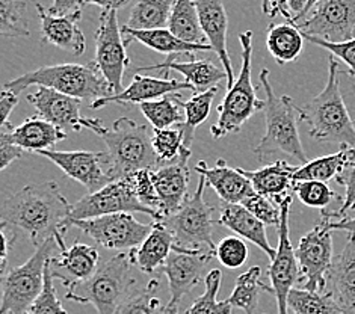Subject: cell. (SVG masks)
<instances>
[{
    "mask_svg": "<svg viewBox=\"0 0 355 314\" xmlns=\"http://www.w3.org/2000/svg\"><path fill=\"white\" fill-rule=\"evenodd\" d=\"M71 206L55 180L28 184L2 202L3 223L26 232L35 248L56 233L69 232Z\"/></svg>",
    "mask_w": 355,
    "mask_h": 314,
    "instance_id": "obj_1",
    "label": "cell"
},
{
    "mask_svg": "<svg viewBox=\"0 0 355 314\" xmlns=\"http://www.w3.org/2000/svg\"><path fill=\"white\" fill-rule=\"evenodd\" d=\"M92 133L103 139L107 148V174L111 182L125 178L142 169L164 166L153 148V132L146 124H138L128 116L114 121L111 129L98 121Z\"/></svg>",
    "mask_w": 355,
    "mask_h": 314,
    "instance_id": "obj_2",
    "label": "cell"
},
{
    "mask_svg": "<svg viewBox=\"0 0 355 314\" xmlns=\"http://www.w3.org/2000/svg\"><path fill=\"white\" fill-rule=\"evenodd\" d=\"M339 76V62L336 58H329L325 88L306 106L298 107V112L315 141L336 142L355 148V124L342 97Z\"/></svg>",
    "mask_w": 355,
    "mask_h": 314,
    "instance_id": "obj_3",
    "label": "cell"
},
{
    "mask_svg": "<svg viewBox=\"0 0 355 314\" xmlns=\"http://www.w3.org/2000/svg\"><path fill=\"white\" fill-rule=\"evenodd\" d=\"M259 79L266 94V133L259 142V146L252 150L257 160L263 162L269 156L283 152V155L297 160L298 164L306 165L309 159L300 138L298 121H301V118L298 106L293 103L289 96L278 97L275 94L272 85L269 82L268 69L260 71Z\"/></svg>",
    "mask_w": 355,
    "mask_h": 314,
    "instance_id": "obj_4",
    "label": "cell"
},
{
    "mask_svg": "<svg viewBox=\"0 0 355 314\" xmlns=\"http://www.w3.org/2000/svg\"><path fill=\"white\" fill-rule=\"evenodd\" d=\"M33 85L55 89L61 94L79 100L96 101L112 96L111 87L97 69L94 61L87 65L58 64L41 67V69L28 71L17 79L10 80L5 85V89H10L20 96L24 88L33 87Z\"/></svg>",
    "mask_w": 355,
    "mask_h": 314,
    "instance_id": "obj_5",
    "label": "cell"
},
{
    "mask_svg": "<svg viewBox=\"0 0 355 314\" xmlns=\"http://www.w3.org/2000/svg\"><path fill=\"white\" fill-rule=\"evenodd\" d=\"M133 265L135 261L130 251L115 254L87 281L69 288L65 299L91 304L98 314H116L118 307L135 284L132 277Z\"/></svg>",
    "mask_w": 355,
    "mask_h": 314,
    "instance_id": "obj_6",
    "label": "cell"
},
{
    "mask_svg": "<svg viewBox=\"0 0 355 314\" xmlns=\"http://www.w3.org/2000/svg\"><path fill=\"white\" fill-rule=\"evenodd\" d=\"M239 41L242 46L241 73L233 87L227 89L223 103L218 106V121L210 127V134L214 139L238 133L252 115L266 107V101L257 97V88L251 78L252 32L247 30L241 33Z\"/></svg>",
    "mask_w": 355,
    "mask_h": 314,
    "instance_id": "obj_7",
    "label": "cell"
},
{
    "mask_svg": "<svg viewBox=\"0 0 355 314\" xmlns=\"http://www.w3.org/2000/svg\"><path fill=\"white\" fill-rule=\"evenodd\" d=\"M206 178L200 175L197 191L189 195L183 206L175 213L156 223L164 224L174 236V246L189 251H210L215 254L214 227L218 219L214 218L215 207L205 201Z\"/></svg>",
    "mask_w": 355,
    "mask_h": 314,
    "instance_id": "obj_8",
    "label": "cell"
},
{
    "mask_svg": "<svg viewBox=\"0 0 355 314\" xmlns=\"http://www.w3.org/2000/svg\"><path fill=\"white\" fill-rule=\"evenodd\" d=\"M58 248L55 237L37 246L33 256L19 268H11L3 277L0 314H28L44 290L46 266Z\"/></svg>",
    "mask_w": 355,
    "mask_h": 314,
    "instance_id": "obj_9",
    "label": "cell"
},
{
    "mask_svg": "<svg viewBox=\"0 0 355 314\" xmlns=\"http://www.w3.org/2000/svg\"><path fill=\"white\" fill-rule=\"evenodd\" d=\"M329 220L331 219L320 215V223L301 237L298 248L295 250L301 278H304V290L327 292L328 272L334 261L333 230L329 228Z\"/></svg>",
    "mask_w": 355,
    "mask_h": 314,
    "instance_id": "obj_10",
    "label": "cell"
},
{
    "mask_svg": "<svg viewBox=\"0 0 355 314\" xmlns=\"http://www.w3.org/2000/svg\"><path fill=\"white\" fill-rule=\"evenodd\" d=\"M70 227L79 228L92 241L106 250H137L153 230V224H142L132 213L105 215L92 219L69 220Z\"/></svg>",
    "mask_w": 355,
    "mask_h": 314,
    "instance_id": "obj_11",
    "label": "cell"
},
{
    "mask_svg": "<svg viewBox=\"0 0 355 314\" xmlns=\"http://www.w3.org/2000/svg\"><path fill=\"white\" fill-rule=\"evenodd\" d=\"M116 11H101L96 30L94 64L111 87L112 96L123 92L124 73L130 65Z\"/></svg>",
    "mask_w": 355,
    "mask_h": 314,
    "instance_id": "obj_12",
    "label": "cell"
},
{
    "mask_svg": "<svg viewBox=\"0 0 355 314\" xmlns=\"http://www.w3.org/2000/svg\"><path fill=\"white\" fill-rule=\"evenodd\" d=\"M292 197L286 198L282 207V223L278 225V250L274 260L270 261L268 269V275L270 279V286H263V292H268L275 296L278 314H289V295L295 283L301 281V270L297 260V254L291 242L289 234V218H291Z\"/></svg>",
    "mask_w": 355,
    "mask_h": 314,
    "instance_id": "obj_13",
    "label": "cell"
},
{
    "mask_svg": "<svg viewBox=\"0 0 355 314\" xmlns=\"http://www.w3.org/2000/svg\"><path fill=\"white\" fill-rule=\"evenodd\" d=\"M147 213L151 218L156 215L148 207H146L138 200L137 193L133 189V183L130 175L120 180L111 182L105 188L94 193H88L78 202L71 206V215L69 220L74 219H92L105 215H115V213Z\"/></svg>",
    "mask_w": 355,
    "mask_h": 314,
    "instance_id": "obj_14",
    "label": "cell"
},
{
    "mask_svg": "<svg viewBox=\"0 0 355 314\" xmlns=\"http://www.w3.org/2000/svg\"><path fill=\"white\" fill-rule=\"evenodd\" d=\"M297 26L304 35L329 42L349 41L355 38V0H322Z\"/></svg>",
    "mask_w": 355,
    "mask_h": 314,
    "instance_id": "obj_15",
    "label": "cell"
},
{
    "mask_svg": "<svg viewBox=\"0 0 355 314\" xmlns=\"http://www.w3.org/2000/svg\"><path fill=\"white\" fill-rule=\"evenodd\" d=\"M37 155L47 157L61 171L80 183L88 193H94L111 183L107 171L101 168V164L107 162L106 151H56L44 150Z\"/></svg>",
    "mask_w": 355,
    "mask_h": 314,
    "instance_id": "obj_16",
    "label": "cell"
},
{
    "mask_svg": "<svg viewBox=\"0 0 355 314\" xmlns=\"http://www.w3.org/2000/svg\"><path fill=\"white\" fill-rule=\"evenodd\" d=\"M64 237L65 233L62 232L55 234L59 254L50 259V270H52V277L59 279L69 290V288L87 281L97 272L98 251L94 246L80 243L79 241L67 248Z\"/></svg>",
    "mask_w": 355,
    "mask_h": 314,
    "instance_id": "obj_17",
    "label": "cell"
},
{
    "mask_svg": "<svg viewBox=\"0 0 355 314\" xmlns=\"http://www.w3.org/2000/svg\"><path fill=\"white\" fill-rule=\"evenodd\" d=\"M215 254L210 251H189L173 246V252L166 259L165 265L160 268L168 279L170 287V301L180 304V301L196 287Z\"/></svg>",
    "mask_w": 355,
    "mask_h": 314,
    "instance_id": "obj_18",
    "label": "cell"
},
{
    "mask_svg": "<svg viewBox=\"0 0 355 314\" xmlns=\"http://www.w3.org/2000/svg\"><path fill=\"white\" fill-rule=\"evenodd\" d=\"M28 100L41 118L55 124L64 132H80L85 129L87 118L80 116L82 100L61 94V92L46 87H38L35 92L28 96Z\"/></svg>",
    "mask_w": 355,
    "mask_h": 314,
    "instance_id": "obj_19",
    "label": "cell"
},
{
    "mask_svg": "<svg viewBox=\"0 0 355 314\" xmlns=\"http://www.w3.org/2000/svg\"><path fill=\"white\" fill-rule=\"evenodd\" d=\"M180 91H192L196 92V88L191 83L184 80H175L170 78H150V76H141L139 73H135L132 83L125 88L123 92L116 96L103 97L100 100L92 101L89 105L91 109H101L111 103H120V105H141L146 101L159 100L170 94H179Z\"/></svg>",
    "mask_w": 355,
    "mask_h": 314,
    "instance_id": "obj_20",
    "label": "cell"
},
{
    "mask_svg": "<svg viewBox=\"0 0 355 314\" xmlns=\"http://www.w3.org/2000/svg\"><path fill=\"white\" fill-rule=\"evenodd\" d=\"M189 157L191 155H183L177 162L164 165L155 169V171H151V178H153L155 188L160 201L159 220L175 213V211L183 206L186 198L189 197Z\"/></svg>",
    "mask_w": 355,
    "mask_h": 314,
    "instance_id": "obj_21",
    "label": "cell"
},
{
    "mask_svg": "<svg viewBox=\"0 0 355 314\" xmlns=\"http://www.w3.org/2000/svg\"><path fill=\"white\" fill-rule=\"evenodd\" d=\"M35 10L41 21V38L46 44L55 46L74 56L85 53L87 40L78 24L82 19V11L59 17L50 14L41 3L35 5Z\"/></svg>",
    "mask_w": 355,
    "mask_h": 314,
    "instance_id": "obj_22",
    "label": "cell"
},
{
    "mask_svg": "<svg viewBox=\"0 0 355 314\" xmlns=\"http://www.w3.org/2000/svg\"><path fill=\"white\" fill-rule=\"evenodd\" d=\"M193 2L197 5L202 33L207 40V44L214 49L223 64V69L227 73V89H230L236 80L230 56L227 52L228 15L223 0H193Z\"/></svg>",
    "mask_w": 355,
    "mask_h": 314,
    "instance_id": "obj_23",
    "label": "cell"
},
{
    "mask_svg": "<svg viewBox=\"0 0 355 314\" xmlns=\"http://www.w3.org/2000/svg\"><path fill=\"white\" fill-rule=\"evenodd\" d=\"M196 171L206 178V184L227 204H243V201L256 192L239 168L228 166L224 159H218L215 166H209L205 160H200Z\"/></svg>",
    "mask_w": 355,
    "mask_h": 314,
    "instance_id": "obj_24",
    "label": "cell"
},
{
    "mask_svg": "<svg viewBox=\"0 0 355 314\" xmlns=\"http://www.w3.org/2000/svg\"><path fill=\"white\" fill-rule=\"evenodd\" d=\"M300 166L287 164L286 160H277V162L266 165L261 169H248L239 168V171L248 178L252 189L263 197L274 201L277 206L292 197L295 186V173Z\"/></svg>",
    "mask_w": 355,
    "mask_h": 314,
    "instance_id": "obj_25",
    "label": "cell"
},
{
    "mask_svg": "<svg viewBox=\"0 0 355 314\" xmlns=\"http://www.w3.org/2000/svg\"><path fill=\"white\" fill-rule=\"evenodd\" d=\"M327 288L345 314L355 310V237L349 236L345 248L337 254L328 272Z\"/></svg>",
    "mask_w": 355,
    "mask_h": 314,
    "instance_id": "obj_26",
    "label": "cell"
},
{
    "mask_svg": "<svg viewBox=\"0 0 355 314\" xmlns=\"http://www.w3.org/2000/svg\"><path fill=\"white\" fill-rule=\"evenodd\" d=\"M180 56H170L166 61L157 65L150 67H139L137 73L141 71H151V70H162L165 78H168V71L174 70L180 73L184 82L191 83L196 92H205L218 87L219 82L227 80V73L224 69H219L215 64H212L209 59H192L191 62H182L179 61Z\"/></svg>",
    "mask_w": 355,
    "mask_h": 314,
    "instance_id": "obj_27",
    "label": "cell"
},
{
    "mask_svg": "<svg viewBox=\"0 0 355 314\" xmlns=\"http://www.w3.org/2000/svg\"><path fill=\"white\" fill-rule=\"evenodd\" d=\"M218 224L224 225L228 230L241 236L242 239L254 243L266 254L270 261L274 260L277 251L268 242L266 225L242 204H227V202H223Z\"/></svg>",
    "mask_w": 355,
    "mask_h": 314,
    "instance_id": "obj_28",
    "label": "cell"
},
{
    "mask_svg": "<svg viewBox=\"0 0 355 314\" xmlns=\"http://www.w3.org/2000/svg\"><path fill=\"white\" fill-rule=\"evenodd\" d=\"M125 46H130L132 41H138L146 47L155 50L157 53L170 56L188 55L193 56L198 52H214L209 44H191L177 38L170 29H155V30H135L123 24L121 26Z\"/></svg>",
    "mask_w": 355,
    "mask_h": 314,
    "instance_id": "obj_29",
    "label": "cell"
},
{
    "mask_svg": "<svg viewBox=\"0 0 355 314\" xmlns=\"http://www.w3.org/2000/svg\"><path fill=\"white\" fill-rule=\"evenodd\" d=\"M10 134L15 146L35 155L40 151L50 150L67 138V132L46 121L40 115L29 116L19 127H12Z\"/></svg>",
    "mask_w": 355,
    "mask_h": 314,
    "instance_id": "obj_30",
    "label": "cell"
},
{
    "mask_svg": "<svg viewBox=\"0 0 355 314\" xmlns=\"http://www.w3.org/2000/svg\"><path fill=\"white\" fill-rule=\"evenodd\" d=\"M174 246V236L168 228L160 224L153 223V230L147 236V239L137 250H132L130 254L137 265L144 274H153L155 270L160 269L166 259L170 257Z\"/></svg>",
    "mask_w": 355,
    "mask_h": 314,
    "instance_id": "obj_31",
    "label": "cell"
},
{
    "mask_svg": "<svg viewBox=\"0 0 355 314\" xmlns=\"http://www.w3.org/2000/svg\"><path fill=\"white\" fill-rule=\"evenodd\" d=\"M355 165V148L349 146H342L334 155L318 157L309 160L306 165H301L295 173V182H329L333 178H339L346 169Z\"/></svg>",
    "mask_w": 355,
    "mask_h": 314,
    "instance_id": "obj_32",
    "label": "cell"
},
{
    "mask_svg": "<svg viewBox=\"0 0 355 314\" xmlns=\"http://www.w3.org/2000/svg\"><path fill=\"white\" fill-rule=\"evenodd\" d=\"M304 40V33L292 21L270 24L266 33V47L275 62L284 65L295 62L301 56Z\"/></svg>",
    "mask_w": 355,
    "mask_h": 314,
    "instance_id": "obj_33",
    "label": "cell"
},
{
    "mask_svg": "<svg viewBox=\"0 0 355 314\" xmlns=\"http://www.w3.org/2000/svg\"><path fill=\"white\" fill-rule=\"evenodd\" d=\"M175 0H138L133 5L125 26L135 30L166 29Z\"/></svg>",
    "mask_w": 355,
    "mask_h": 314,
    "instance_id": "obj_34",
    "label": "cell"
},
{
    "mask_svg": "<svg viewBox=\"0 0 355 314\" xmlns=\"http://www.w3.org/2000/svg\"><path fill=\"white\" fill-rule=\"evenodd\" d=\"M168 29L184 42H191V44H207L200 24L197 5L193 0H175Z\"/></svg>",
    "mask_w": 355,
    "mask_h": 314,
    "instance_id": "obj_35",
    "label": "cell"
},
{
    "mask_svg": "<svg viewBox=\"0 0 355 314\" xmlns=\"http://www.w3.org/2000/svg\"><path fill=\"white\" fill-rule=\"evenodd\" d=\"M139 109L153 129H171L184 123V110L179 94H170L159 100L141 103Z\"/></svg>",
    "mask_w": 355,
    "mask_h": 314,
    "instance_id": "obj_36",
    "label": "cell"
},
{
    "mask_svg": "<svg viewBox=\"0 0 355 314\" xmlns=\"http://www.w3.org/2000/svg\"><path fill=\"white\" fill-rule=\"evenodd\" d=\"M219 92V87H215L205 92H196L188 101H182V107L184 110V123L179 127L184 133V146L188 150H192L193 133L197 127L207 120L212 107L214 98Z\"/></svg>",
    "mask_w": 355,
    "mask_h": 314,
    "instance_id": "obj_37",
    "label": "cell"
},
{
    "mask_svg": "<svg viewBox=\"0 0 355 314\" xmlns=\"http://www.w3.org/2000/svg\"><path fill=\"white\" fill-rule=\"evenodd\" d=\"M261 269L260 266H252L247 272L238 277L234 284L233 293L227 302L232 307L241 308L245 314H254L259 305L260 293L263 292L265 283H261Z\"/></svg>",
    "mask_w": 355,
    "mask_h": 314,
    "instance_id": "obj_38",
    "label": "cell"
},
{
    "mask_svg": "<svg viewBox=\"0 0 355 314\" xmlns=\"http://www.w3.org/2000/svg\"><path fill=\"white\" fill-rule=\"evenodd\" d=\"M287 305L293 314H345L329 292L318 293L304 288H292Z\"/></svg>",
    "mask_w": 355,
    "mask_h": 314,
    "instance_id": "obj_39",
    "label": "cell"
},
{
    "mask_svg": "<svg viewBox=\"0 0 355 314\" xmlns=\"http://www.w3.org/2000/svg\"><path fill=\"white\" fill-rule=\"evenodd\" d=\"M206 290L193 301L184 314H232V305L225 301H218V293L223 283V274L214 269L205 277Z\"/></svg>",
    "mask_w": 355,
    "mask_h": 314,
    "instance_id": "obj_40",
    "label": "cell"
},
{
    "mask_svg": "<svg viewBox=\"0 0 355 314\" xmlns=\"http://www.w3.org/2000/svg\"><path fill=\"white\" fill-rule=\"evenodd\" d=\"M159 281L150 279L148 284L137 290H130L116 310V314H162L159 299Z\"/></svg>",
    "mask_w": 355,
    "mask_h": 314,
    "instance_id": "obj_41",
    "label": "cell"
},
{
    "mask_svg": "<svg viewBox=\"0 0 355 314\" xmlns=\"http://www.w3.org/2000/svg\"><path fill=\"white\" fill-rule=\"evenodd\" d=\"M153 148L156 156L162 165L174 164L183 155H191L192 150L184 146V133L179 125L171 129H155L153 130Z\"/></svg>",
    "mask_w": 355,
    "mask_h": 314,
    "instance_id": "obj_42",
    "label": "cell"
},
{
    "mask_svg": "<svg viewBox=\"0 0 355 314\" xmlns=\"http://www.w3.org/2000/svg\"><path fill=\"white\" fill-rule=\"evenodd\" d=\"M28 3L23 0H0V33L2 37H29Z\"/></svg>",
    "mask_w": 355,
    "mask_h": 314,
    "instance_id": "obj_43",
    "label": "cell"
},
{
    "mask_svg": "<svg viewBox=\"0 0 355 314\" xmlns=\"http://www.w3.org/2000/svg\"><path fill=\"white\" fill-rule=\"evenodd\" d=\"M293 193L297 195L302 204L322 210H327V207L331 204L333 200H339V195L329 188L328 183L315 180L295 182Z\"/></svg>",
    "mask_w": 355,
    "mask_h": 314,
    "instance_id": "obj_44",
    "label": "cell"
},
{
    "mask_svg": "<svg viewBox=\"0 0 355 314\" xmlns=\"http://www.w3.org/2000/svg\"><path fill=\"white\" fill-rule=\"evenodd\" d=\"M248 246L243 239L236 236H228L216 245L215 257L223 266L228 269H238L248 260Z\"/></svg>",
    "mask_w": 355,
    "mask_h": 314,
    "instance_id": "obj_45",
    "label": "cell"
},
{
    "mask_svg": "<svg viewBox=\"0 0 355 314\" xmlns=\"http://www.w3.org/2000/svg\"><path fill=\"white\" fill-rule=\"evenodd\" d=\"M135 193H137L138 200L144 206L148 207L156 215L155 220H159L160 218V201L157 197V192L155 188L153 178H151L150 169H142L130 175Z\"/></svg>",
    "mask_w": 355,
    "mask_h": 314,
    "instance_id": "obj_46",
    "label": "cell"
},
{
    "mask_svg": "<svg viewBox=\"0 0 355 314\" xmlns=\"http://www.w3.org/2000/svg\"><path fill=\"white\" fill-rule=\"evenodd\" d=\"M242 206L250 210L251 213L257 219H260L265 225H272L278 228V225L282 223V207L277 206L274 201H270L269 198L257 192H254L250 198L245 200Z\"/></svg>",
    "mask_w": 355,
    "mask_h": 314,
    "instance_id": "obj_47",
    "label": "cell"
},
{
    "mask_svg": "<svg viewBox=\"0 0 355 314\" xmlns=\"http://www.w3.org/2000/svg\"><path fill=\"white\" fill-rule=\"evenodd\" d=\"M52 270H50V260L46 266V283L44 290L38 296V299L33 302L28 314H69L64 308L62 302L58 299L56 290L53 286Z\"/></svg>",
    "mask_w": 355,
    "mask_h": 314,
    "instance_id": "obj_48",
    "label": "cell"
},
{
    "mask_svg": "<svg viewBox=\"0 0 355 314\" xmlns=\"http://www.w3.org/2000/svg\"><path fill=\"white\" fill-rule=\"evenodd\" d=\"M304 38L313 42V44L328 50L329 53H333V58L340 59L342 62L348 65V74L354 79V85H355V38L349 41H343V42H329V41L320 40L318 37H310V35H304Z\"/></svg>",
    "mask_w": 355,
    "mask_h": 314,
    "instance_id": "obj_49",
    "label": "cell"
},
{
    "mask_svg": "<svg viewBox=\"0 0 355 314\" xmlns=\"http://www.w3.org/2000/svg\"><path fill=\"white\" fill-rule=\"evenodd\" d=\"M339 184L345 186V197L342 200V206L337 211H327L322 210V216H327L329 219L340 220L348 216L349 211L355 210V165L346 169V171L336 180Z\"/></svg>",
    "mask_w": 355,
    "mask_h": 314,
    "instance_id": "obj_50",
    "label": "cell"
},
{
    "mask_svg": "<svg viewBox=\"0 0 355 314\" xmlns=\"http://www.w3.org/2000/svg\"><path fill=\"white\" fill-rule=\"evenodd\" d=\"M12 124L6 123L0 127V171H5V169L10 166L15 160H19L23 155V148L15 146L11 139V132Z\"/></svg>",
    "mask_w": 355,
    "mask_h": 314,
    "instance_id": "obj_51",
    "label": "cell"
},
{
    "mask_svg": "<svg viewBox=\"0 0 355 314\" xmlns=\"http://www.w3.org/2000/svg\"><path fill=\"white\" fill-rule=\"evenodd\" d=\"M17 239L15 233L8 232V224H0V242H2V251H0V269H2V275H6V266H8V257H10V251L12 250L14 242Z\"/></svg>",
    "mask_w": 355,
    "mask_h": 314,
    "instance_id": "obj_52",
    "label": "cell"
},
{
    "mask_svg": "<svg viewBox=\"0 0 355 314\" xmlns=\"http://www.w3.org/2000/svg\"><path fill=\"white\" fill-rule=\"evenodd\" d=\"M17 105H19V94H15V92L3 88L2 94H0V116H2L0 124L3 125L6 123H10L8 118H10Z\"/></svg>",
    "mask_w": 355,
    "mask_h": 314,
    "instance_id": "obj_53",
    "label": "cell"
},
{
    "mask_svg": "<svg viewBox=\"0 0 355 314\" xmlns=\"http://www.w3.org/2000/svg\"><path fill=\"white\" fill-rule=\"evenodd\" d=\"M83 0H53V3L50 8H47L50 14L53 15H70L73 12L82 11Z\"/></svg>",
    "mask_w": 355,
    "mask_h": 314,
    "instance_id": "obj_54",
    "label": "cell"
},
{
    "mask_svg": "<svg viewBox=\"0 0 355 314\" xmlns=\"http://www.w3.org/2000/svg\"><path fill=\"white\" fill-rule=\"evenodd\" d=\"M269 8H270L269 17H275L277 14H280L287 21L293 23V15L289 8V0H269Z\"/></svg>",
    "mask_w": 355,
    "mask_h": 314,
    "instance_id": "obj_55",
    "label": "cell"
},
{
    "mask_svg": "<svg viewBox=\"0 0 355 314\" xmlns=\"http://www.w3.org/2000/svg\"><path fill=\"white\" fill-rule=\"evenodd\" d=\"M129 2L130 0H83V5H97L101 11H118Z\"/></svg>",
    "mask_w": 355,
    "mask_h": 314,
    "instance_id": "obj_56",
    "label": "cell"
},
{
    "mask_svg": "<svg viewBox=\"0 0 355 314\" xmlns=\"http://www.w3.org/2000/svg\"><path fill=\"white\" fill-rule=\"evenodd\" d=\"M329 228L334 232H346L349 236L355 237V216H346L340 220H329Z\"/></svg>",
    "mask_w": 355,
    "mask_h": 314,
    "instance_id": "obj_57",
    "label": "cell"
},
{
    "mask_svg": "<svg viewBox=\"0 0 355 314\" xmlns=\"http://www.w3.org/2000/svg\"><path fill=\"white\" fill-rule=\"evenodd\" d=\"M309 0H289V8L291 12L293 15V20L298 19V17L302 14V11L306 10Z\"/></svg>",
    "mask_w": 355,
    "mask_h": 314,
    "instance_id": "obj_58",
    "label": "cell"
},
{
    "mask_svg": "<svg viewBox=\"0 0 355 314\" xmlns=\"http://www.w3.org/2000/svg\"><path fill=\"white\" fill-rule=\"evenodd\" d=\"M320 2H322V0H309V2H307V6H306V10L302 11V14L298 17V19H295V20H293V23H295V24L300 23V21L304 19V17H306L309 12H311L313 8H315V6H316L318 3H320Z\"/></svg>",
    "mask_w": 355,
    "mask_h": 314,
    "instance_id": "obj_59",
    "label": "cell"
},
{
    "mask_svg": "<svg viewBox=\"0 0 355 314\" xmlns=\"http://www.w3.org/2000/svg\"><path fill=\"white\" fill-rule=\"evenodd\" d=\"M162 314H179V304L170 301L165 305Z\"/></svg>",
    "mask_w": 355,
    "mask_h": 314,
    "instance_id": "obj_60",
    "label": "cell"
},
{
    "mask_svg": "<svg viewBox=\"0 0 355 314\" xmlns=\"http://www.w3.org/2000/svg\"><path fill=\"white\" fill-rule=\"evenodd\" d=\"M261 11H263V14L269 15V12H270V8H269V0H261Z\"/></svg>",
    "mask_w": 355,
    "mask_h": 314,
    "instance_id": "obj_61",
    "label": "cell"
},
{
    "mask_svg": "<svg viewBox=\"0 0 355 314\" xmlns=\"http://www.w3.org/2000/svg\"><path fill=\"white\" fill-rule=\"evenodd\" d=\"M352 314H355V310H354V313H352Z\"/></svg>",
    "mask_w": 355,
    "mask_h": 314,
    "instance_id": "obj_62",
    "label": "cell"
},
{
    "mask_svg": "<svg viewBox=\"0 0 355 314\" xmlns=\"http://www.w3.org/2000/svg\"><path fill=\"white\" fill-rule=\"evenodd\" d=\"M354 124H355V120H354Z\"/></svg>",
    "mask_w": 355,
    "mask_h": 314,
    "instance_id": "obj_63",
    "label": "cell"
}]
</instances>
